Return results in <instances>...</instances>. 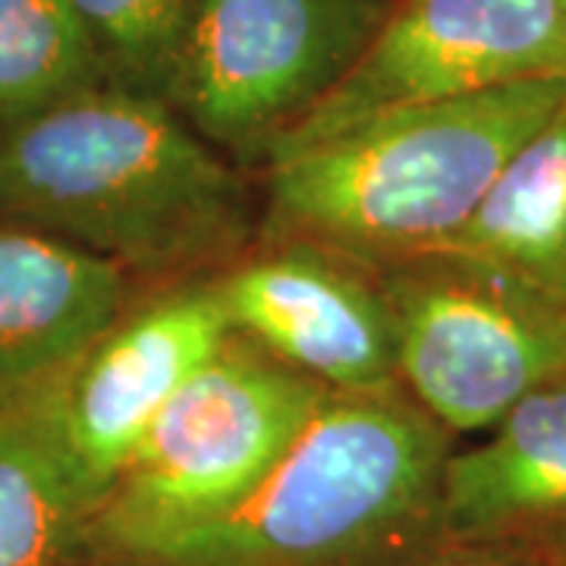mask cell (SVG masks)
<instances>
[{
    "instance_id": "cell-1",
    "label": "cell",
    "mask_w": 566,
    "mask_h": 566,
    "mask_svg": "<svg viewBox=\"0 0 566 566\" xmlns=\"http://www.w3.org/2000/svg\"><path fill=\"white\" fill-rule=\"evenodd\" d=\"M0 221L161 290L237 262L259 223L237 164L164 98L114 82L0 133Z\"/></svg>"
},
{
    "instance_id": "cell-2",
    "label": "cell",
    "mask_w": 566,
    "mask_h": 566,
    "mask_svg": "<svg viewBox=\"0 0 566 566\" xmlns=\"http://www.w3.org/2000/svg\"><path fill=\"white\" fill-rule=\"evenodd\" d=\"M566 107V76L416 104L264 164L262 243H308L363 268L447 245L506 161Z\"/></svg>"
},
{
    "instance_id": "cell-3",
    "label": "cell",
    "mask_w": 566,
    "mask_h": 566,
    "mask_svg": "<svg viewBox=\"0 0 566 566\" xmlns=\"http://www.w3.org/2000/svg\"><path fill=\"white\" fill-rule=\"evenodd\" d=\"M447 460L406 390L331 394L243 504L111 566H394L438 542Z\"/></svg>"
},
{
    "instance_id": "cell-4",
    "label": "cell",
    "mask_w": 566,
    "mask_h": 566,
    "mask_svg": "<svg viewBox=\"0 0 566 566\" xmlns=\"http://www.w3.org/2000/svg\"><path fill=\"white\" fill-rule=\"evenodd\" d=\"M331 394L233 334L145 428L92 510L76 557L120 564L230 513L271 475Z\"/></svg>"
},
{
    "instance_id": "cell-5",
    "label": "cell",
    "mask_w": 566,
    "mask_h": 566,
    "mask_svg": "<svg viewBox=\"0 0 566 566\" xmlns=\"http://www.w3.org/2000/svg\"><path fill=\"white\" fill-rule=\"evenodd\" d=\"M390 10L394 0H196L164 102L230 161L264 164Z\"/></svg>"
},
{
    "instance_id": "cell-6",
    "label": "cell",
    "mask_w": 566,
    "mask_h": 566,
    "mask_svg": "<svg viewBox=\"0 0 566 566\" xmlns=\"http://www.w3.org/2000/svg\"><path fill=\"white\" fill-rule=\"evenodd\" d=\"M368 271L390 305L400 385L450 434L494 428L566 378V305L526 283L453 252Z\"/></svg>"
},
{
    "instance_id": "cell-7",
    "label": "cell",
    "mask_w": 566,
    "mask_h": 566,
    "mask_svg": "<svg viewBox=\"0 0 566 566\" xmlns=\"http://www.w3.org/2000/svg\"><path fill=\"white\" fill-rule=\"evenodd\" d=\"M554 76H566L564 0H394L356 66L264 164L403 107Z\"/></svg>"
},
{
    "instance_id": "cell-8",
    "label": "cell",
    "mask_w": 566,
    "mask_h": 566,
    "mask_svg": "<svg viewBox=\"0 0 566 566\" xmlns=\"http://www.w3.org/2000/svg\"><path fill=\"white\" fill-rule=\"evenodd\" d=\"M233 334L334 394L403 390L375 271L308 243H262L218 271Z\"/></svg>"
},
{
    "instance_id": "cell-9",
    "label": "cell",
    "mask_w": 566,
    "mask_h": 566,
    "mask_svg": "<svg viewBox=\"0 0 566 566\" xmlns=\"http://www.w3.org/2000/svg\"><path fill=\"white\" fill-rule=\"evenodd\" d=\"M233 337L214 277L164 286L85 353L63 390V422L85 482L102 497L145 428Z\"/></svg>"
},
{
    "instance_id": "cell-10",
    "label": "cell",
    "mask_w": 566,
    "mask_h": 566,
    "mask_svg": "<svg viewBox=\"0 0 566 566\" xmlns=\"http://www.w3.org/2000/svg\"><path fill=\"white\" fill-rule=\"evenodd\" d=\"M120 264L0 221V409L61 385L133 308Z\"/></svg>"
},
{
    "instance_id": "cell-11",
    "label": "cell",
    "mask_w": 566,
    "mask_h": 566,
    "mask_svg": "<svg viewBox=\"0 0 566 566\" xmlns=\"http://www.w3.org/2000/svg\"><path fill=\"white\" fill-rule=\"evenodd\" d=\"M566 523V378L523 397L485 444L450 453L438 542L472 547Z\"/></svg>"
},
{
    "instance_id": "cell-12",
    "label": "cell",
    "mask_w": 566,
    "mask_h": 566,
    "mask_svg": "<svg viewBox=\"0 0 566 566\" xmlns=\"http://www.w3.org/2000/svg\"><path fill=\"white\" fill-rule=\"evenodd\" d=\"M61 385L0 409V566H63L98 504L66 438Z\"/></svg>"
},
{
    "instance_id": "cell-13",
    "label": "cell",
    "mask_w": 566,
    "mask_h": 566,
    "mask_svg": "<svg viewBox=\"0 0 566 566\" xmlns=\"http://www.w3.org/2000/svg\"><path fill=\"white\" fill-rule=\"evenodd\" d=\"M453 252L566 305V107L506 161Z\"/></svg>"
},
{
    "instance_id": "cell-14",
    "label": "cell",
    "mask_w": 566,
    "mask_h": 566,
    "mask_svg": "<svg viewBox=\"0 0 566 566\" xmlns=\"http://www.w3.org/2000/svg\"><path fill=\"white\" fill-rule=\"evenodd\" d=\"M102 82L70 0H0V133Z\"/></svg>"
},
{
    "instance_id": "cell-15",
    "label": "cell",
    "mask_w": 566,
    "mask_h": 566,
    "mask_svg": "<svg viewBox=\"0 0 566 566\" xmlns=\"http://www.w3.org/2000/svg\"><path fill=\"white\" fill-rule=\"evenodd\" d=\"M85 25L104 80L164 98L196 0H70Z\"/></svg>"
},
{
    "instance_id": "cell-16",
    "label": "cell",
    "mask_w": 566,
    "mask_h": 566,
    "mask_svg": "<svg viewBox=\"0 0 566 566\" xmlns=\"http://www.w3.org/2000/svg\"><path fill=\"white\" fill-rule=\"evenodd\" d=\"M394 566H526L516 564V560H506V557H494V554H472V551H447V554H416V557H406L400 564Z\"/></svg>"
},
{
    "instance_id": "cell-17",
    "label": "cell",
    "mask_w": 566,
    "mask_h": 566,
    "mask_svg": "<svg viewBox=\"0 0 566 566\" xmlns=\"http://www.w3.org/2000/svg\"><path fill=\"white\" fill-rule=\"evenodd\" d=\"M564 566H566V560H564Z\"/></svg>"
},
{
    "instance_id": "cell-18",
    "label": "cell",
    "mask_w": 566,
    "mask_h": 566,
    "mask_svg": "<svg viewBox=\"0 0 566 566\" xmlns=\"http://www.w3.org/2000/svg\"><path fill=\"white\" fill-rule=\"evenodd\" d=\"M564 3H566V0H564Z\"/></svg>"
}]
</instances>
